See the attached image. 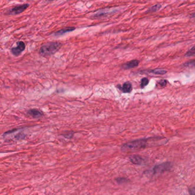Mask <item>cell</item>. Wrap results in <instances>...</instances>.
<instances>
[{
  "mask_svg": "<svg viewBox=\"0 0 195 195\" xmlns=\"http://www.w3.org/2000/svg\"><path fill=\"white\" fill-rule=\"evenodd\" d=\"M25 136H26V135H25L24 133H18V135H17L15 136V138H16L17 140L22 139H24Z\"/></svg>",
  "mask_w": 195,
  "mask_h": 195,
  "instance_id": "cell-18",
  "label": "cell"
},
{
  "mask_svg": "<svg viewBox=\"0 0 195 195\" xmlns=\"http://www.w3.org/2000/svg\"><path fill=\"white\" fill-rule=\"evenodd\" d=\"M163 139L161 138H150L135 140L123 144L122 146L121 150L123 152L138 151L147 147L160 145V141Z\"/></svg>",
  "mask_w": 195,
  "mask_h": 195,
  "instance_id": "cell-1",
  "label": "cell"
},
{
  "mask_svg": "<svg viewBox=\"0 0 195 195\" xmlns=\"http://www.w3.org/2000/svg\"><path fill=\"white\" fill-rule=\"evenodd\" d=\"M167 80H160L159 82H158V85H159V87L160 88H164L167 85Z\"/></svg>",
  "mask_w": 195,
  "mask_h": 195,
  "instance_id": "cell-15",
  "label": "cell"
},
{
  "mask_svg": "<svg viewBox=\"0 0 195 195\" xmlns=\"http://www.w3.org/2000/svg\"><path fill=\"white\" fill-rule=\"evenodd\" d=\"M148 83H149V80H148L147 78H143L141 80V87L142 89H143L146 86H147Z\"/></svg>",
  "mask_w": 195,
  "mask_h": 195,
  "instance_id": "cell-14",
  "label": "cell"
},
{
  "mask_svg": "<svg viewBox=\"0 0 195 195\" xmlns=\"http://www.w3.org/2000/svg\"><path fill=\"white\" fill-rule=\"evenodd\" d=\"M184 65L186 67H195V60L189 61V62H186Z\"/></svg>",
  "mask_w": 195,
  "mask_h": 195,
  "instance_id": "cell-17",
  "label": "cell"
},
{
  "mask_svg": "<svg viewBox=\"0 0 195 195\" xmlns=\"http://www.w3.org/2000/svg\"><path fill=\"white\" fill-rule=\"evenodd\" d=\"M120 89L124 93L130 92L133 90V86L130 82H125L123 86L120 87Z\"/></svg>",
  "mask_w": 195,
  "mask_h": 195,
  "instance_id": "cell-9",
  "label": "cell"
},
{
  "mask_svg": "<svg viewBox=\"0 0 195 195\" xmlns=\"http://www.w3.org/2000/svg\"><path fill=\"white\" fill-rule=\"evenodd\" d=\"M195 55V46L192 47L189 50H188L186 54V57H191Z\"/></svg>",
  "mask_w": 195,
  "mask_h": 195,
  "instance_id": "cell-13",
  "label": "cell"
},
{
  "mask_svg": "<svg viewBox=\"0 0 195 195\" xmlns=\"http://www.w3.org/2000/svg\"><path fill=\"white\" fill-rule=\"evenodd\" d=\"M171 168V164L170 163H162L159 165L156 166L153 169V173L154 174H158L163 173L166 171H168Z\"/></svg>",
  "mask_w": 195,
  "mask_h": 195,
  "instance_id": "cell-3",
  "label": "cell"
},
{
  "mask_svg": "<svg viewBox=\"0 0 195 195\" xmlns=\"http://www.w3.org/2000/svg\"><path fill=\"white\" fill-rule=\"evenodd\" d=\"M62 44L60 42H49L41 46L39 53L43 57H49L58 52Z\"/></svg>",
  "mask_w": 195,
  "mask_h": 195,
  "instance_id": "cell-2",
  "label": "cell"
},
{
  "mask_svg": "<svg viewBox=\"0 0 195 195\" xmlns=\"http://www.w3.org/2000/svg\"><path fill=\"white\" fill-rule=\"evenodd\" d=\"M25 49V44L22 41H19L17 44V46L15 47H13L11 49V52L12 54L14 55L17 57L22 52H23Z\"/></svg>",
  "mask_w": 195,
  "mask_h": 195,
  "instance_id": "cell-4",
  "label": "cell"
},
{
  "mask_svg": "<svg viewBox=\"0 0 195 195\" xmlns=\"http://www.w3.org/2000/svg\"><path fill=\"white\" fill-rule=\"evenodd\" d=\"M139 63V61L138 60H132L130 62H127L123 65L122 67L124 69H132L133 67H137Z\"/></svg>",
  "mask_w": 195,
  "mask_h": 195,
  "instance_id": "cell-8",
  "label": "cell"
},
{
  "mask_svg": "<svg viewBox=\"0 0 195 195\" xmlns=\"http://www.w3.org/2000/svg\"><path fill=\"white\" fill-rule=\"evenodd\" d=\"M130 160L133 164L141 165L144 161V158L141 155H133L130 157Z\"/></svg>",
  "mask_w": 195,
  "mask_h": 195,
  "instance_id": "cell-6",
  "label": "cell"
},
{
  "mask_svg": "<svg viewBox=\"0 0 195 195\" xmlns=\"http://www.w3.org/2000/svg\"><path fill=\"white\" fill-rule=\"evenodd\" d=\"M188 192L190 195H195V188H191L189 189Z\"/></svg>",
  "mask_w": 195,
  "mask_h": 195,
  "instance_id": "cell-19",
  "label": "cell"
},
{
  "mask_svg": "<svg viewBox=\"0 0 195 195\" xmlns=\"http://www.w3.org/2000/svg\"><path fill=\"white\" fill-rule=\"evenodd\" d=\"M161 8V5L160 4H156V5H155L153 6H152V7H151L150 9H148V10L147 11L148 12H156L158 10H159L160 8Z\"/></svg>",
  "mask_w": 195,
  "mask_h": 195,
  "instance_id": "cell-11",
  "label": "cell"
},
{
  "mask_svg": "<svg viewBox=\"0 0 195 195\" xmlns=\"http://www.w3.org/2000/svg\"><path fill=\"white\" fill-rule=\"evenodd\" d=\"M28 7H29V5L27 4L16 6L15 7H13L12 9H11L9 10L8 11V14L16 15V14H20V13H22L24 11H25Z\"/></svg>",
  "mask_w": 195,
  "mask_h": 195,
  "instance_id": "cell-5",
  "label": "cell"
},
{
  "mask_svg": "<svg viewBox=\"0 0 195 195\" xmlns=\"http://www.w3.org/2000/svg\"><path fill=\"white\" fill-rule=\"evenodd\" d=\"M27 114L34 118H39L43 116V113L37 109H30L27 111Z\"/></svg>",
  "mask_w": 195,
  "mask_h": 195,
  "instance_id": "cell-7",
  "label": "cell"
},
{
  "mask_svg": "<svg viewBox=\"0 0 195 195\" xmlns=\"http://www.w3.org/2000/svg\"><path fill=\"white\" fill-rule=\"evenodd\" d=\"M191 17H192V18H195V12L193 13V14L191 16Z\"/></svg>",
  "mask_w": 195,
  "mask_h": 195,
  "instance_id": "cell-21",
  "label": "cell"
},
{
  "mask_svg": "<svg viewBox=\"0 0 195 195\" xmlns=\"http://www.w3.org/2000/svg\"><path fill=\"white\" fill-rule=\"evenodd\" d=\"M47 1H54V0H47Z\"/></svg>",
  "mask_w": 195,
  "mask_h": 195,
  "instance_id": "cell-22",
  "label": "cell"
},
{
  "mask_svg": "<svg viewBox=\"0 0 195 195\" xmlns=\"http://www.w3.org/2000/svg\"><path fill=\"white\" fill-rule=\"evenodd\" d=\"M75 29V28L74 27H65V28H63V29H62L61 30L55 33V36H61V35H63V34H64L65 33H67L72 32V31L74 30Z\"/></svg>",
  "mask_w": 195,
  "mask_h": 195,
  "instance_id": "cell-10",
  "label": "cell"
},
{
  "mask_svg": "<svg viewBox=\"0 0 195 195\" xmlns=\"http://www.w3.org/2000/svg\"><path fill=\"white\" fill-rule=\"evenodd\" d=\"M116 180L119 184H123L128 181V180L124 177H118L116 179Z\"/></svg>",
  "mask_w": 195,
  "mask_h": 195,
  "instance_id": "cell-16",
  "label": "cell"
},
{
  "mask_svg": "<svg viewBox=\"0 0 195 195\" xmlns=\"http://www.w3.org/2000/svg\"><path fill=\"white\" fill-rule=\"evenodd\" d=\"M63 136H64L65 138H67V139H70V138H71L72 137V136H73V133H67V134H66V135H64Z\"/></svg>",
  "mask_w": 195,
  "mask_h": 195,
  "instance_id": "cell-20",
  "label": "cell"
},
{
  "mask_svg": "<svg viewBox=\"0 0 195 195\" xmlns=\"http://www.w3.org/2000/svg\"><path fill=\"white\" fill-rule=\"evenodd\" d=\"M150 72L153 73V74H160V75H163V74L167 73V71L166 70H163V69H160L153 70H152Z\"/></svg>",
  "mask_w": 195,
  "mask_h": 195,
  "instance_id": "cell-12",
  "label": "cell"
}]
</instances>
